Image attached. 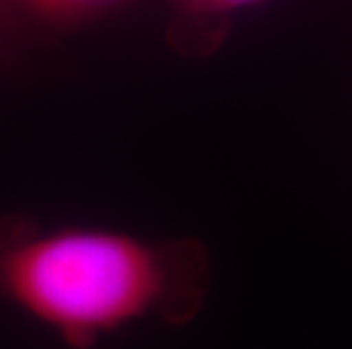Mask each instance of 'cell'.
I'll return each instance as SVG.
<instances>
[{
	"mask_svg": "<svg viewBox=\"0 0 352 349\" xmlns=\"http://www.w3.org/2000/svg\"><path fill=\"white\" fill-rule=\"evenodd\" d=\"M214 263L198 239H146L107 227H41L0 215V302L69 349H94L125 326H186L212 295Z\"/></svg>",
	"mask_w": 352,
	"mask_h": 349,
	"instance_id": "1",
	"label": "cell"
},
{
	"mask_svg": "<svg viewBox=\"0 0 352 349\" xmlns=\"http://www.w3.org/2000/svg\"><path fill=\"white\" fill-rule=\"evenodd\" d=\"M39 34L19 0H0V73L16 62L32 36Z\"/></svg>",
	"mask_w": 352,
	"mask_h": 349,
	"instance_id": "4",
	"label": "cell"
},
{
	"mask_svg": "<svg viewBox=\"0 0 352 349\" xmlns=\"http://www.w3.org/2000/svg\"><path fill=\"white\" fill-rule=\"evenodd\" d=\"M264 0H168V41L184 55H207L221 46L234 14Z\"/></svg>",
	"mask_w": 352,
	"mask_h": 349,
	"instance_id": "2",
	"label": "cell"
},
{
	"mask_svg": "<svg viewBox=\"0 0 352 349\" xmlns=\"http://www.w3.org/2000/svg\"><path fill=\"white\" fill-rule=\"evenodd\" d=\"M36 29H69L118 10L127 0H19Z\"/></svg>",
	"mask_w": 352,
	"mask_h": 349,
	"instance_id": "3",
	"label": "cell"
}]
</instances>
